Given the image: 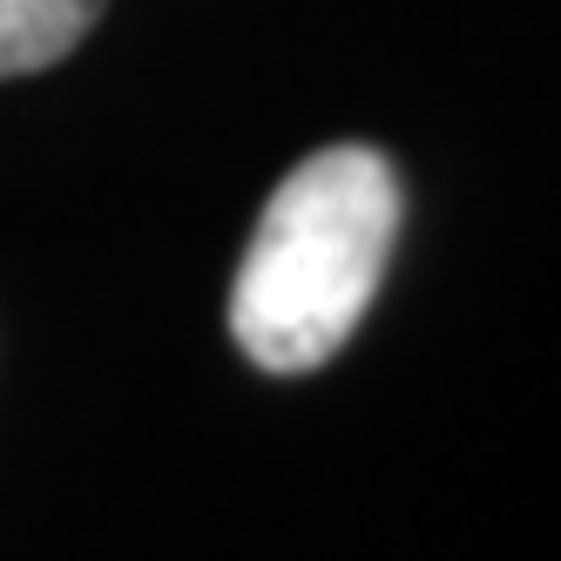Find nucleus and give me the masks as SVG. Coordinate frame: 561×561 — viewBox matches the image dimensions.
<instances>
[{"label": "nucleus", "mask_w": 561, "mask_h": 561, "mask_svg": "<svg viewBox=\"0 0 561 561\" xmlns=\"http://www.w3.org/2000/svg\"><path fill=\"white\" fill-rule=\"evenodd\" d=\"M399 237V176L379 149L332 142L277 176L230 277V339L264 373H318L358 332Z\"/></svg>", "instance_id": "nucleus-1"}, {"label": "nucleus", "mask_w": 561, "mask_h": 561, "mask_svg": "<svg viewBox=\"0 0 561 561\" xmlns=\"http://www.w3.org/2000/svg\"><path fill=\"white\" fill-rule=\"evenodd\" d=\"M108 0H0V82L55 68L102 21Z\"/></svg>", "instance_id": "nucleus-2"}]
</instances>
